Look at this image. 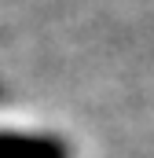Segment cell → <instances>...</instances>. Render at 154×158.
<instances>
[{
  "instance_id": "1",
  "label": "cell",
  "mask_w": 154,
  "mask_h": 158,
  "mask_svg": "<svg viewBox=\"0 0 154 158\" xmlns=\"http://www.w3.org/2000/svg\"><path fill=\"white\" fill-rule=\"evenodd\" d=\"M0 158H74V151L63 136L0 129Z\"/></svg>"
}]
</instances>
